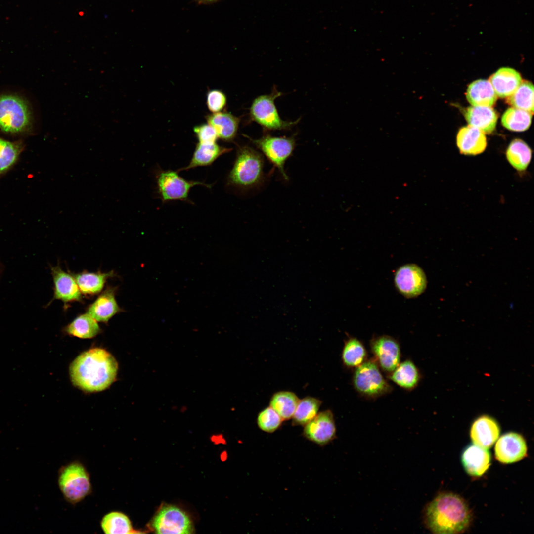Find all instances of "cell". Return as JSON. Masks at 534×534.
<instances>
[{
  "label": "cell",
  "mask_w": 534,
  "mask_h": 534,
  "mask_svg": "<svg viewBox=\"0 0 534 534\" xmlns=\"http://www.w3.org/2000/svg\"><path fill=\"white\" fill-rule=\"evenodd\" d=\"M118 363L105 350L91 349L80 355L70 366L72 383L87 392L105 390L115 381Z\"/></svg>",
  "instance_id": "6da1fadb"
},
{
  "label": "cell",
  "mask_w": 534,
  "mask_h": 534,
  "mask_svg": "<svg viewBox=\"0 0 534 534\" xmlns=\"http://www.w3.org/2000/svg\"><path fill=\"white\" fill-rule=\"evenodd\" d=\"M471 515L466 502L452 493L437 496L426 508L425 521L434 534H458L469 526Z\"/></svg>",
  "instance_id": "7a4b0ae2"
},
{
  "label": "cell",
  "mask_w": 534,
  "mask_h": 534,
  "mask_svg": "<svg viewBox=\"0 0 534 534\" xmlns=\"http://www.w3.org/2000/svg\"><path fill=\"white\" fill-rule=\"evenodd\" d=\"M264 157L247 145L239 146L236 156L227 178L229 186L248 189L260 185L264 180Z\"/></svg>",
  "instance_id": "3957f363"
},
{
  "label": "cell",
  "mask_w": 534,
  "mask_h": 534,
  "mask_svg": "<svg viewBox=\"0 0 534 534\" xmlns=\"http://www.w3.org/2000/svg\"><path fill=\"white\" fill-rule=\"evenodd\" d=\"M58 484L64 498L72 504L81 501L91 491L89 474L84 465L77 461L61 467Z\"/></svg>",
  "instance_id": "277c9868"
},
{
  "label": "cell",
  "mask_w": 534,
  "mask_h": 534,
  "mask_svg": "<svg viewBox=\"0 0 534 534\" xmlns=\"http://www.w3.org/2000/svg\"><path fill=\"white\" fill-rule=\"evenodd\" d=\"M352 383L359 395L369 399L386 395L392 390L373 358L367 359L355 368Z\"/></svg>",
  "instance_id": "5b68a950"
},
{
  "label": "cell",
  "mask_w": 534,
  "mask_h": 534,
  "mask_svg": "<svg viewBox=\"0 0 534 534\" xmlns=\"http://www.w3.org/2000/svg\"><path fill=\"white\" fill-rule=\"evenodd\" d=\"M31 114L26 102L12 95L0 96V129L10 133H19L28 129Z\"/></svg>",
  "instance_id": "8992f818"
},
{
  "label": "cell",
  "mask_w": 534,
  "mask_h": 534,
  "mask_svg": "<svg viewBox=\"0 0 534 534\" xmlns=\"http://www.w3.org/2000/svg\"><path fill=\"white\" fill-rule=\"evenodd\" d=\"M281 95V92L275 89L270 94L256 98L250 108L251 119L268 130H288L296 124L299 119L286 121L280 117L274 101Z\"/></svg>",
  "instance_id": "52a82bcc"
},
{
  "label": "cell",
  "mask_w": 534,
  "mask_h": 534,
  "mask_svg": "<svg viewBox=\"0 0 534 534\" xmlns=\"http://www.w3.org/2000/svg\"><path fill=\"white\" fill-rule=\"evenodd\" d=\"M250 140L266 158L277 168L285 180H288L289 178L284 169V164L295 149V138L293 136L275 137L267 134L259 139Z\"/></svg>",
  "instance_id": "ba28073f"
},
{
  "label": "cell",
  "mask_w": 534,
  "mask_h": 534,
  "mask_svg": "<svg viewBox=\"0 0 534 534\" xmlns=\"http://www.w3.org/2000/svg\"><path fill=\"white\" fill-rule=\"evenodd\" d=\"M158 194L163 202L172 200H187L189 191L196 185L210 188L211 185L200 181H188L180 177L178 172L171 170L160 171L156 175Z\"/></svg>",
  "instance_id": "9c48e42d"
},
{
  "label": "cell",
  "mask_w": 534,
  "mask_h": 534,
  "mask_svg": "<svg viewBox=\"0 0 534 534\" xmlns=\"http://www.w3.org/2000/svg\"><path fill=\"white\" fill-rule=\"evenodd\" d=\"M151 527L158 534H190L193 530L187 514L174 506H164L155 515Z\"/></svg>",
  "instance_id": "30bf717a"
},
{
  "label": "cell",
  "mask_w": 534,
  "mask_h": 534,
  "mask_svg": "<svg viewBox=\"0 0 534 534\" xmlns=\"http://www.w3.org/2000/svg\"><path fill=\"white\" fill-rule=\"evenodd\" d=\"M397 291L406 298L418 297L425 290L427 280L423 270L417 265L408 263L399 267L394 273Z\"/></svg>",
  "instance_id": "8fae6325"
},
{
  "label": "cell",
  "mask_w": 534,
  "mask_h": 534,
  "mask_svg": "<svg viewBox=\"0 0 534 534\" xmlns=\"http://www.w3.org/2000/svg\"><path fill=\"white\" fill-rule=\"evenodd\" d=\"M373 359L383 372L388 375L400 362L401 350L399 342L388 335L373 336L370 341Z\"/></svg>",
  "instance_id": "7c38bea8"
},
{
  "label": "cell",
  "mask_w": 534,
  "mask_h": 534,
  "mask_svg": "<svg viewBox=\"0 0 534 534\" xmlns=\"http://www.w3.org/2000/svg\"><path fill=\"white\" fill-rule=\"evenodd\" d=\"M336 428L333 414L330 410L319 412L305 425L303 434L308 440L324 445L336 437Z\"/></svg>",
  "instance_id": "4fadbf2b"
},
{
  "label": "cell",
  "mask_w": 534,
  "mask_h": 534,
  "mask_svg": "<svg viewBox=\"0 0 534 534\" xmlns=\"http://www.w3.org/2000/svg\"><path fill=\"white\" fill-rule=\"evenodd\" d=\"M494 450L497 460L508 464L524 458L527 454V447L523 436L516 433L509 432L498 439Z\"/></svg>",
  "instance_id": "5bb4252c"
},
{
  "label": "cell",
  "mask_w": 534,
  "mask_h": 534,
  "mask_svg": "<svg viewBox=\"0 0 534 534\" xmlns=\"http://www.w3.org/2000/svg\"><path fill=\"white\" fill-rule=\"evenodd\" d=\"M54 283L53 299L65 304L81 301L82 293L73 276L65 272L59 266L51 267Z\"/></svg>",
  "instance_id": "9a60e30c"
},
{
  "label": "cell",
  "mask_w": 534,
  "mask_h": 534,
  "mask_svg": "<svg viewBox=\"0 0 534 534\" xmlns=\"http://www.w3.org/2000/svg\"><path fill=\"white\" fill-rule=\"evenodd\" d=\"M500 432V427L495 419L489 416L483 415L473 423L470 437L474 444L488 449L497 441Z\"/></svg>",
  "instance_id": "2e32d148"
},
{
  "label": "cell",
  "mask_w": 534,
  "mask_h": 534,
  "mask_svg": "<svg viewBox=\"0 0 534 534\" xmlns=\"http://www.w3.org/2000/svg\"><path fill=\"white\" fill-rule=\"evenodd\" d=\"M116 289L108 287L88 307L87 313L97 322L107 323L115 315L122 312L115 298Z\"/></svg>",
  "instance_id": "e0dca14e"
},
{
  "label": "cell",
  "mask_w": 534,
  "mask_h": 534,
  "mask_svg": "<svg viewBox=\"0 0 534 534\" xmlns=\"http://www.w3.org/2000/svg\"><path fill=\"white\" fill-rule=\"evenodd\" d=\"M456 144L461 154L475 156L485 150L487 142L485 134L482 131L469 125L459 130L456 137Z\"/></svg>",
  "instance_id": "ac0fdd59"
},
{
  "label": "cell",
  "mask_w": 534,
  "mask_h": 534,
  "mask_svg": "<svg viewBox=\"0 0 534 534\" xmlns=\"http://www.w3.org/2000/svg\"><path fill=\"white\" fill-rule=\"evenodd\" d=\"M490 460L489 450L474 444L467 446L461 456L464 469L473 476L483 475L489 468Z\"/></svg>",
  "instance_id": "d6986e66"
},
{
  "label": "cell",
  "mask_w": 534,
  "mask_h": 534,
  "mask_svg": "<svg viewBox=\"0 0 534 534\" xmlns=\"http://www.w3.org/2000/svg\"><path fill=\"white\" fill-rule=\"evenodd\" d=\"M497 96L508 97L516 90L522 82L519 72L514 69L503 67L498 69L489 78Z\"/></svg>",
  "instance_id": "ffe728a7"
},
{
  "label": "cell",
  "mask_w": 534,
  "mask_h": 534,
  "mask_svg": "<svg viewBox=\"0 0 534 534\" xmlns=\"http://www.w3.org/2000/svg\"><path fill=\"white\" fill-rule=\"evenodd\" d=\"M208 124L215 129L218 138L226 142L235 138L239 127L238 118L227 112H219L206 116Z\"/></svg>",
  "instance_id": "44dd1931"
},
{
  "label": "cell",
  "mask_w": 534,
  "mask_h": 534,
  "mask_svg": "<svg viewBox=\"0 0 534 534\" xmlns=\"http://www.w3.org/2000/svg\"><path fill=\"white\" fill-rule=\"evenodd\" d=\"M232 149L221 146L216 142L212 143H198L189 164L179 169L177 172L188 170L198 167L211 165L222 155L228 153Z\"/></svg>",
  "instance_id": "7402d4cb"
},
{
  "label": "cell",
  "mask_w": 534,
  "mask_h": 534,
  "mask_svg": "<svg viewBox=\"0 0 534 534\" xmlns=\"http://www.w3.org/2000/svg\"><path fill=\"white\" fill-rule=\"evenodd\" d=\"M465 117L469 125L476 127L485 134H490L494 130L497 114L491 107L470 106L467 108Z\"/></svg>",
  "instance_id": "603a6c76"
},
{
  "label": "cell",
  "mask_w": 534,
  "mask_h": 534,
  "mask_svg": "<svg viewBox=\"0 0 534 534\" xmlns=\"http://www.w3.org/2000/svg\"><path fill=\"white\" fill-rule=\"evenodd\" d=\"M466 98L473 106L491 107L497 100V95L489 80L479 79L468 86Z\"/></svg>",
  "instance_id": "cb8c5ba5"
},
{
  "label": "cell",
  "mask_w": 534,
  "mask_h": 534,
  "mask_svg": "<svg viewBox=\"0 0 534 534\" xmlns=\"http://www.w3.org/2000/svg\"><path fill=\"white\" fill-rule=\"evenodd\" d=\"M388 378L400 387L411 391L417 387L420 380L419 371L410 359L400 362L398 366L388 375Z\"/></svg>",
  "instance_id": "d4e9b609"
},
{
  "label": "cell",
  "mask_w": 534,
  "mask_h": 534,
  "mask_svg": "<svg viewBox=\"0 0 534 534\" xmlns=\"http://www.w3.org/2000/svg\"><path fill=\"white\" fill-rule=\"evenodd\" d=\"M114 275L113 271L108 272L84 271L74 274L79 288L85 295H94L100 293L109 278Z\"/></svg>",
  "instance_id": "484cf974"
},
{
  "label": "cell",
  "mask_w": 534,
  "mask_h": 534,
  "mask_svg": "<svg viewBox=\"0 0 534 534\" xmlns=\"http://www.w3.org/2000/svg\"><path fill=\"white\" fill-rule=\"evenodd\" d=\"M532 155V152L529 145L519 138L513 139L506 151V159L509 164L520 172L527 169L531 161Z\"/></svg>",
  "instance_id": "4316f807"
},
{
  "label": "cell",
  "mask_w": 534,
  "mask_h": 534,
  "mask_svg": "<svg viewBox=\"0 0 534 534\" xmlns=\"http://www.w3.org/2000/svg\"><path fill=\"white\" fill-rule=\"evenodd\" d=\"M341 359L346 367L356 368L367 359L366 348L357 338L349 337L345 341Z\"/></svg>",
  "instance_id": "83f0119b"
},
{
  "label": "cell",
  "mask_w": 534,
  "mask_h": 534,
  "mask_svg": "<svg viewBox=\"0 0 534 534\" xmlns=\"http://www.w3.org/2000/svg\"><path fill=\"white\" fill-rule=\"evenodd\" d=\"M70 335L82 339L92 338L100 332L97 321L88 313L79 315L65 328Z\"/></svg>",
  "instance_id": "f1b7e54d"
},
{
  "label": "cell",
  "mask_w": 534,
  "mask_h": 534,
  "mask_svg": "<svg viewBox=\"0 0 534 534\" xmlns=\"http://www.w3.org/2000/svg\"><path fill=\"white\" fill-rule=\"evenodd\" d=\"M101 527L105 534H134L139 533L133 529L129 518L124 513L112 511L103 516Z\"/></svg>",
  "instance_id": "f546056e"
},
{
  "label": "cell",
  "mask_w": 534,
  "mask_h": 534,
  "mask_svg": "<svg viewBox=\"0 0 534 534\" xmlns=\"http://www.w3.org/2000/svg\"><path fill=\"white\" fill-rule=\"evenodd\" d=\"M299 400V398L294 393L280 391L272 396L270 401V407L283 420H287L292 418Z\"/></svg>",
  "instance_id": "4dcf8cb0"
},
{
  "label": "cell",
  "mask_w": 534,
  "mask_h": 534,
  "mask_svg": "<svg viewBox=\"0 0 534 534\" xmlns=\"http://www.w3.org/2000/svg\"><path fill=\"white\" fill-rule=\"evenodd\" d=\"M532 115L530 112L515 107L509 108L502 115L501 123L506 129L515 132H523L529 129Z\"/></svg>",
  "instance_id": "1f68e13d"
},
{
  "label": "cell",
  "mask_w": 534,
  "mask_h": 534,
  "mask_svg": "<svg viewBox=\"0 0 534 534\" xmlns=\"http://www.w3.org/2000/svg\"><path fill=\"white\" fill-rule=\"evenodd\" d=\"M321 401L315 398L307 397L299 400L292 417L293 423L297 425H305L318 413Z\"/></svg>",
  "instance_id": "d6a6232c"
},
{
  "label": "cell",
  "mask_w": 534,
  "mask_h": 534,
  "mask_svg": "<svg viewBox=\"0 0 534 534\" xmlns=\"http://www.w3.org/2000/svg\"><path fill=\"white\" fill-rule=\"evenodd\" d=\"M508 98L507 102L513 107L533 114L534 86L532 83L525 81Z\"/></svg>",
  "instance_id": "836d02e7"
},
{
  "label": "cell",
  "mask_w": 534,
  "mask_h": 534,
  "mask_svg": "<svg viewBox=\"0 0 534 534\" xmlns=\"http://www.w3.org/2000/svg\"><path fill=\"white\" fill-rule=\"evenodd\" d=\"M22 150V146L19 142H12L0 138V174L14 164Z\"/></svg>",
  "instance_id": "e575fe53"
},
{
  "label": "cell",
  "mask_w": 534,
  "mask_h": 534,
  "mask_svg": "<svg viewBox=\"0 0 534 534\" xmlns=\"http://www.w3.org/2000/svg\"><path fill=\"white\" fill-rule=\"evenodd\" d=\"M283 420L271 407H268L261 411L257 417L258 427L263 431L272 433L281 426Z\"/></svg>",
  "instance_id": "d590c367"
},
{
  "label": "cell",
  "mask_w": 534,
  "mask_h": 534,
  "mask_svg": "<svg viewBox=\"0 0 534 534\" xmlns=\"http://www.w3.org/2000/svg\"><path fill=\"white\" fill-rule=\"evenodd\" d=\"M206 104L208 109L213 113L221 112L226 106V97L220 90H210L207 94Z\"/></svg>",
  "instance_id": "8d00e7d4"
},
{
  "label": "cell",
  "mask_w": 534,
  "mask_h": 534,
  "mask_svg": "<svg viewBox=\"0 0 534 534\" xmlns=\"http://www.w3.org/2000/svg\"><path fill=\"white\" fill-rule=\"evenodd\" d=\"M193 131L199 143H215L218 139L215 129L208 123L202 124L195 126Z\"/></svg>",
  "instance_id": "74e56055"
},
{
  "label": "cell",
  "mask_w": 534,
  "mask_h": 534,
  "mask_svg": "<svg viewBox=\"0 0 534 534\" xmlns=\"http://www.w3.org/2000/svg\"><path fill=\"white\" fill-rule=\"evenodd\" d=\"M202 0L211 1H213V0Z\"/></svg>",
  "instance_id": "f35d334b"
}]
</instances>
